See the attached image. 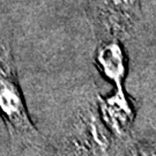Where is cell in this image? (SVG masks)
Here are the masks:
<instances>
[{
	"label": "cell",
	"mask_w": 156,
	"mask_h": 156,
	"mask_svg": "<svg viewBox=\"0 0 156 156\" xmlns=\"http://www.w3.org/2000/svg\"><path fill=\"white\" fill-rule=\"evenodd\" d=\"M0 113L13 134L30 146H41L26 109L9 51H0Z\"/></svg>",
	"instance_id": "6da1fadb"
},
{
	"label": "cell",
	"mask_w": 156,
	"mask_h": 156,
	"mask_svg": "<svg viewBox=\"0 0 156 156\" xmlns=\"http://www.w3.org/2000/svg\"><path fill=\"white\" fill-rule=\"evenodd\" d=\"M98 62L106 76L113 79H119L123 73V57L120 49L117 45H105L98 55Z\"/></svg>",
	"instance_id": "7a4b0ae2"
}]
</instances>
